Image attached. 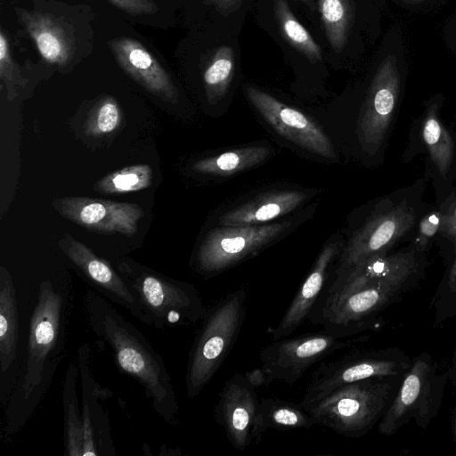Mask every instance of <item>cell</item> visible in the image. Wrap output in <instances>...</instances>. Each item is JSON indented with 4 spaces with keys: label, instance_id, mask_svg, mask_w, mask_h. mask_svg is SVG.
<instances>
[{
    "label": "cell",
    "instance_id": "obj_35",
    "mask_svg": "<svg viewBox=\"0 0 456 456\" xmlns=\"http://www.w3.org/2000/svg\"><path fill=\"white\" fill-rule=\"evenodd\" d=\"M445 210L438 208L427 214L419 224L417 235L413 242V248L424 254L436 233L440 232Z\"/></svg>",
    "mask_w": 456,
    "mask_h": 456
},
{
    "label": "cell",
    "instance_id": "obj_31",
    "mask_svg": "<svg viewBox=\"0 0 456 456\" xmlns=\"http://www.w3.org/2000/svg\"><path fill=\"white\" fill-rule=\"evenodd\" d=\"M151 183V167L140 164L106 175L96 183L94 190L104 194L125 193L144 190L150 187Z\"/></svg>",
    "mask_w": 456,
    "mask_h": 456
},
{
    "label": "cell",
    "instance_id": "obj_22",
    "mask_svg": "<svg viewBox=\"0 0 456 456\" xmlns=\"http://www.w3.org/2000/svg\"><path fill=\"white\" fill-rule=\"evenodd\" d=\"M20 16L41 56L50 63H66L73 51V42L57 19L38 12H22Z\"/></svg>",
    "mask_w": 456,
    "mask_h": 456
},
{
    "label": "cell",
    "instance_id": "obj_40",
    "mask_svg": "<svg viewBox=\"0 0 456 456\" xmlns=\"http://www.w3.org/2000/svg\"><path fill=\"white\" fill-rule=\"evenodd\" d=\"M448 377L456 387V342L453 347L452 363L450 370H448Z\"/></svg>",
    "mask_w": 456,
    "mask_h": 456
},
{
    "label": "cell",
    "instance_id": "obj_19",
    "mask_svg": "<svg viewBox=\"0 0 456 456\" xmlns=\"http://www.w3.org/2000/svg\"><path fill=\"white\" fill-rule=\"evenodd\" d=\"M341 250L342 241L338 238L329 240L323 246L280 322L273 330L274 340L289 337L308 319L324 291L330 267Z\"/></svg>",
    "mask_w": 456,
    "mask_h": 456
},
{
    "label": "cell",
    "instance_id": "obj_24",
    "mask_svg": "<svg viewBox=\"0 0 456 456\" xmlns=\"http://www.w3.org/2000/svg\"><path fill=\"white\" fill-rule=\"evenodd\" d=\"M19 342V319L16 291L10 273L0 268V367L9 370L13 363Z\"/></svg>",
    "mask_w": 456,
    "mask_h": 456
},
{
    "label": "cell",
    "instance_id": "obj_23",
    "mask_svg": "<svg viewBox=\"0 0 456 456\" xmlns=\"http://www.w3.org/2000/svg\"><path fill=\"white\" fill-rule=\"evenodd\" d=\"M314 425L315 420L300 403L276 397H263L259 400L253 438L257 444L269 429L289 431L310 428Z\"/></svg>",
    "mask_w": 456,
    "mask_h": 456
},
{
    "label": "cell",
    "instance_id": "obj_36",
    "mask_svg": "<svg viewBox=\"0 0 456 456\" xmlns=\"http://www.w3.org/2000/svg\"><path fill=\"white\" fill-rule=\"evenodd\" d=\"M118 9L132 14H150L157 11V6L152 0H108Z\"/></svg>",
    "mask_w": 456,
    "mask_h": 456
},
{
    "label": "cell",
    "instance_id": "obj_10",
    "mask_svg": "<svg viewBox=\"0 0 456 456\" xmlns=\"http://www.w3.org/2000/svg\"><path fill=\"white\" fill-rule=\"evenodd\" d=\"M359 340L340 338L322 329L318 332L274 340L262 348L259 359L261 366L273 381L293 385L314 363Z\"/></svg>",
    "mask_w": 456,
    "mask_h": 456
},
{
    "label": "cell",
    "instance_id": "obj_6",
    "mask_svg": "<svg viewBox=\"0 0 456 456\" xmlns=\"http://www.w3.org/2000/svg\"><path fill=\"white\" fill-rule=\"evenodd\" d=\"M420 278L388 280L318 302L311 322L340 337L348 338L370 329L388 306L413 289Z\"/></svg>",
    "mask_w": 456,
    "mask_h": 456
},
{
    "label": "cell",
    "instance_id": "obj_16",
    "mask_svg": "<svg viewBox=\"0 0 456 456\" xmlns=\"http://www.w3.org/2000/svg\"><path fill=\"white\" fill-rule=\"evenodd\" d=\"M259 400L244 374L235 373L224 385L214 408L215 421L223 427L232 446L244 451L253 443Z\"/></svg>",
    "mask_w": 456,
    "mask_h": 456
},
{
    "label": "cell",
    "instance_id": "obj_26",
    "mask_svg": "<svg viewBox=\"0 0 456 456\" xmlns=\"http://www.w3.org/2000/svg\"><path fill=\"white\" fill-rule=\"evenodd\" d=\"M78 366L70 362L63 385L64 444L68 456H83V420L78 407L77 383Z\"/></svg>",
    "mask_w": 456,
    "mask_h": 456
},
{
    "label": "cell",
    "instance_id": "obj_21",
    "mask_svg": "<svg viewBox=\"0 0 456 456\" xmlns=\"http://www.w3.org/2000/svg\"><path fill=\"white\" fill-rule=\"evenodd\" d=\"M302 191L282 190L262 193L222 215V226L264 224L298 208L307 199Z\"/></svg>",
    "mask_w": 456,
    "mask_h": 456
},
{
    "label": "cell",
    "instance_id": "obj_42",
    "mask_svg": "<svg viewBox=\"0 0 456 456\" xmlns=\"http://www.w3.org/2000/svg\"><path fill=\"white\" fill-rule=\"evenodd\" d=\"M305 4L310 9L314 10L315 5L314 0H297Z\"/></svg>",
    "mask_w": 456,
    "mask_h": 456
},
{
    "label": "cell",
    "instance_id": "obj_2",
    "mask_svg": "<svg viewBox=\"0 0 456 456\" xmlns=\"http://www.w3.org/2000/svg\"><path fill=\"white\" fill-rule=\"evenodd\" d=\"M84 311L89 329L110 346L118 370L141 385L159 416L176 424L179 405L171 377L144 334L94 289L84 297Z\"/></svg>",
    "mask_w": 456,
    "mask_h": 456
},
{
    "label": "cell",
    "instance_id": "obj_18",
    "mask_svg": "<svg viewBox=\"0 0 456 456\" xmlns=\"http://www.w3.org/2000/svg\"><path fill=\"white\" fill-rule=\"evenodd\" d=\"M397 82L387 65L377 73L357 124V137L363 151L374 154L381 146L397 101Z\"/></svg>",
    "mask_w": 456,
    "mask_h": 456
},
{
    "label": "cell",
    "instance_id": "obj_30",
    "mask_svg": "<svg viewBox=\"0 0 456 456\" xmlns=\"http://www.w3.org/2000/svg\"><path fill=\"white\" fill-rule=\"evenodd\" d=\"M325 35L336 53L344 48L350 29L352 10L349 0H318Z\"/></svg>",
    "mask_w": 456,
    "mask_h": 456
},
{
    "label": "cell",
    "instance_id": "obj_17",
    "mask_svg": "<svg viewBox=\"0 0 456 456\" xmlns=\"http://www.w3.org/2000/svg\"><path fill=\"white\" fill-rule=\"evenodd\" d=\"M422 256L423 254L413 248L392 255L386 253L374 256L334 277L332 283L323 291L318 302L379 281L420 278L424 269Z\"/></svg>",
    "mask_w": 456,
    "mask_h": 456
},
{
    "label": "cell",
    "instance_id": "obj_12",
    "mask_svg": "<svg viewBox=\"0 0 456 456\" xmlns=\"http://www.w3.org/2000/svg\"><path fill=\"white\" fill-rule=\"evenodd\" d=\"M59 245L77 273L94 291L124 307L142 323L151 326L133 290L107 260L98 256L86 245L69 234L60 240Z\"/></svg>",
    "mask_w": 456,
    "mask_h": 456
},
{
    "label": "cell",
    "instance_id": "obj_41",
    "mask_svg": "<svg viewBox=\"0 0 456 456\" xmlns=\"http://www.w3.org/2000/svg\"><path fill=\"white\" fill-rule=\"evenodd\" d=\"M451 429L453 440L456 444V404L454 405L451 414Z\"/></svg>",
    "mask_w": 456,
    "mask_h": 456
},
{
    "label": "cell",
    "instance_id": "obj_37",
    "mask_svg": "<svg viewBox=\"0 0 456 456\" xmlns=\"http://www.w3.org/2000/svg\"><path fill=\"white\" fill-rule=\"evenodd\" d=\"M440 232L451 243L456 255V201L450 203L445 210Z\"/></svg>",
    "mask_w": 456,
    "mask_h": 456
},
{
    "label": "cell",
    "instance_id": "obj_1",
    "mask_svg": "<svg viewBox=\"0 0 456 456\" xmlns=\"http://www.w3.org/2000/svg\"><path fill=\"white\" fill-rule=\"evenodd\" d=\"M73 289L64 281L45 280L30 317L26 355L5 411L4 429L16 434L35 413L65 357Z\"/></svg>",
    "mask_w": 456,
    "mask_h": 456
},
{
    "label": "cell",
    "instance_id": "obj_38",
    "mask_svg": "<svg viewBox=\"0 0 456 456\" xmlns=\"http://www.w3.org/2000/svg\"><path fill=\"white\" fill-rule=\"evenodd\" d=\"M248 381L256 389L269 386L273 380L262 366L244 373Z\"/></svg>",
    "mask_w": 456,
    "mask_h": 456
},
{
    "label": "cell",
    "instance_id": "obj_39",
    "mask_svg": "<svg viewBox=\"0 0 456 456\" xmlns=\"http://www.w3.org/2000/svg\"><path fill=\"white\" fill-rule=\"evenodd\" d=\"M243 0H204L205 4L213 5L222 15L227 16L240 8Z\"/></svg>",
    "mask_w": 456,
    "mask_h": 456
},
{
    "label": "cell",
    "instance_id": "obj_14",
    "mask_svg": "<svg viewBox=\"0 0 456 456\" xmlns=\"http://www.w3.org/2000/svg\"><path fill=\"white\" fill-rule=\"evenodd\" d=\"M92 359L89 344H83L77 350L82 395L83 456L112 455L114 446L107 413L102 405V401L112 396V392L95 380Z\"/></svg>",
    "mask_w": 456,
    "mask_h": 456
},
{
    "label": "cell",
    "instance_id": "obj_15",
    "mask_svg": "<svg viewBox=\"0 0 456 456\" xmlns=\"http://www.w3.org/2000/svg\"><path fill=\"white\" fill-rule=\"evenodd\" d=\"M65 218L100 233H122L132 236L137 232L143 210L134 203L118 202L87 197H62L53 201Z\"/></svg>",
    "mask_w": 456,
    "mask_h": 456
},
{
    "label": "cell",
    "instance_id": "obj_3",
    "mask_svg": "<svg viewBox=\"0 0 456 456\" xmlns=\"http://www.w3.org/2000/svg\"><path fill=\"white\" fill-rule=\"evenodd\" d=\"M247 289L231 291L202 320L186 366L185 388L194 399L217 372L239 338L246 319Z\"/></svg>",
    "mask_w": 456,
    "mask_h": 456
},
{
    "label": "cell",
    "instance_id": "obj_5",
    "mask_svg": "<svg viewBox=\"0 0 456 456\" xmlns=\"http://www.w3.org/2000/svg\"><path fill=\"white\" fill-rule=\"evenodd\" d=\"M117 270L133 290L148 315L151 327L192 325L205 317L208 308L198 289L146 268L130 259L121 260Z\"/></svg>",
    "mask_w": 456,
    "mask_h": 456
},
{
    "label": "cell",
    "instance_id": "obj_28",
    "mask_svg": "<svg viewBox=\"0 0 456 456\" xmlns=\"http://www.w3.org/2000/svg\"><path fill=\"white\" fill-rule=\"evenodd\" d=\"M422 138L436 170L446 177L452 167L454 146L449 132L433 110L426 114L423 120Z\"/></svg>",
    "mask_w": 456,
    "mask_h": 456
},
{
    "label": "cell",
    "instance_id": "obj_32",
    "mask_svg": "<svg viewBox=\"0 0 456 456\" xmlns=\"http://www.w3.org/2000/svg\"><path fill=\"white\" fill-rule=\"evenodd\" d=\"M430 307L433 309L435 328L443 326L456 316V255L431 298Z\"/></svg>",
    "mask_w": 456,
    "mask_h": 456
},
{
    "label": "cell",
    "instance_id": "obj_8",
    "mask_svg": "<svg viewBox=\"0 0 456 456\" xmlns=\"http://www.w3.org/2000/svg\"><path fill=\"white\" fill-rule=\"evenodd\" d=\"M411 359L398 347L354 351L332 362H321L299 403L305 410L336 388L370 378H403Z\"/></svg>",
    "mask_w": 456,
    "mask_h": 456
},
{
    "label": "cell",
    "instance_id": "obj_7",
    "mask_svg": "<svg viewBox=\"0 0 456 456\" xmlns=\"http://www.w3.org/2000/svg\"><path fill=\"white\" fill-rule=\"evenodd\" d=\"M448 379V370H442L428 352L417 355L378 424L379 433L393 436L411 421L427 428L442 406Z\"/></svg>",
    "mask_w": 456,
    "mask_h": 456
},
{
    "label": "cell",
    "instance_id": "obj_9",
    "mask_svg": "<svg viewBox=\"0 0 456 456\" xmlns=\"http://www.w3.org/2000/svg\"><path fill=\"white\" fill-rule=\"evenodd\" d=\"M290 225V222L285 221L213 229L197 251L196 271L205 277L223 273L273 242Z\"/></svg>",
    "mask_w": 456,
    "mask_h": 456
},
{
    "label": "cell",
    "instance_id": "obj_4",
    "mask_svg": "<svg viewBox=\"0 0 456 456\" xmlns=\"http://www.w3.org/2000/svg\"><path fill=\"white\" fill-rule=\"evenodd\" d=\"M402 379L370 378L343 385L306 411L316 425L346 437L362 436L379 422Z\"/></svg>",
    "mask_w": 456,
    "mask_h": 456
},
{
    "label": "cell",
    "instance_id": "obj_27",
    "mask_svg": "<svg viewBox=\"0 0 456 456\" xmlns=\"http://www.w3.org/2000/svg\"><path fill=\"white\" fill-rule=\"evenodd\" d=\"M275 17L283 37L313 62L322 59V49L297 20L286 0H273Z\"/></svg>",
    "mask_w": 456,
    "mask_h": 456
},
{
    "label": "cell",
    "instance_id": "obj_11",
    "mask_svg": "<svg viewBox=\"0 0 456 456\" xmlns=\"http://www.w3.org/2000/svg\"><path fill=\"white\" fill-rule=\"evenodd\" d=\"M416 218L415 209L406 203L375 210L342 248L335 277L374 256L387 253L412 228Z\"/></svg>",
    "mask_w": 456,
    "mask_h": 456
},
{
    "label": "cell",
    "instance_id": "obj_34",
    "mask_svg": "<svg viewBox=\"0 0 456 456\" xmlns=\"http://www.w3.org/2000/svg\"><path fill=\"white\" fill-rule=\"evenodd\" d=\"M0 79L5 85L9 99L16 96V86L22 85V77L14 63L4 33H0Z\"/></svg>",
    "mask_w": 456,
    "mask_h": 456
},
{
    "label": "cell",
    "instance_id": "obj_33",
    "mask_svg": "<svg viewBox=\"0 0 456 456\" xmlns=\"http://www.w3.org/2000/svg\"><path fill=\"white\" fill-rule=\"evenodd\" d=\"M122 121V111L117 101L107 96L99 101L89 111L85 131L93 136L110 134L118 128Z\"/></svg>",
    "mask_w": 456,
    "mask_h": 456
},
{
    "label": "cell",
    "instance_id": "obj_25",
    "mask_svg": "<svg viewBox=\"0 0 456 456\" xmlns=\"http://www.w3.org/2000/svg\"><path fill=\"white\" fill-rule=\"evenodd\" d=\"M271 154L272 151L267 146L242 147L198 160L192 165V169L204 175L228 176L265 161Z\"/></svg>",
    "mask_w": 456,
    "mask_h": 456
},
{
    "label": "cell",
    "instance_id": "obj_13",
    "mask_svg": "<svg viewBox=\"0 0 456 456\" xmlns=\"http://www.w3.org/2000/svg\"><path fill=\"white\" fill-rule=\"evenodd\" d=\"M245 93L257 112L280 135L316 155L336 157L330 139L310 117L256 87L247 86Z\"/></svg>",
    "mask_w": 456,
    "mask_h": 456
},
{
    "label": "cell",
    "instance_id": "obj_29",
    "mask_svg": "<svg viewBox=\"0 0 456 456\" xmlns=\"http://www.w3.org/2000/svg\"><path fill=\"white\" fill-rule=\"evenodd\" d=\"M235 68L233 49L228 45L218 47L203 74L207 98L216 103L226 94L232 81Z\"/></svg>",
    "mask_w": 456,
    "mask_h": 456
},
{
    "label": "cell",
    "instance_id": "obj_20",
    "mask_svg": "<svg viewBox=\"0 0 456 456\" xmlns=\"http://www.w3.org/2000/svg\"><path fill=\"white\" fill-rule=\"evenodd\" d=\"M109 45L119 66L134 81L166 102H177L178 92L171 77L139 41L122 37Z\"/></svg>",
    "mask_w": 456,
    "mask_h": 456
}]
</instances>
